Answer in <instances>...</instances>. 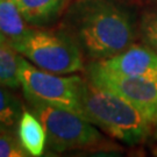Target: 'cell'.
<instances>
[{"label":"cell","instance_id":"7","mask_svg":"<svg viewBox=\"0 0 157 157\" xmlns=\"http://www.w3.org/2000/svg\"><path fill=\"white\" fill-rule=\"evenodd\" d=\"M113 72L135 77H157V54L148 47L130 45L124 51L98 61Z\"/></svg>","mask_w":157,"mask_h":157},{"label":"cell","instance_id":"16","mask_svg":"<svg viewBox=\"0 0 157 157\" xmlns=\"http://www.w3.org/2000/svg\"><path fill=\"white\" fill-rule=\"evenodd\" d=\"M1 129H5V128H2V127H1V126H0V130H1Z\"/></svg>","mask_w":157,"mask_h":157},{"label":"cell","instance_id":"2","mask_svg":"<svg viewBox=\"0 0 157 157\" xmlns=\"http://www.w3.org/2000/svg\"><path fill=\"white\" fill-rule=\"evenodd\" d=\"M80 105L86 120L126 144H139L155 127L130 102L89 79L80 85Z\"/></svg>","mask_w":157,"mask_h":157},{"label":"cell","instance_id":"3","mask_svg":"<svg viewBox=\"0 0 157 157\" xmlns=\"http://www.w3.org/2000/svg\"><path fill=\"white\" fill-rule=\"evenodd\" d=\"M15 50L37 67L56 75L83 70V51L67 32L30 29L12 43Z\"/></svg>","mask_w":157,"mask_h":157},{"label":"cell","instance_id":"14","mask_svg":"<svg viewBox=\"0 0 157 157\" xmlns=\"http://www.w3.org/2000/svg\"><path fill=\"white\" fill-rule=\"evenodd\" d=\"M140 33L147 47L157 54V12L146 13L142 17Z\"/></svg>","mask_w":157,"mask_h":157},{"label":"cell","instance_id":"13","mask_svg":"<svg viewBox=\"0 0 157 157\" xmlns=\"http://www.w3.org/2000/svg\"><path fill=\"white\" fill-rule=\"evenodd\" d=\"M29 156L25 150L19 136L13 134L12 129L0 130V157H26Z\"/></svg>","mask_w":157,"mask_h":157},{"label":"cell","instance_id":"15","mask_svg":"<svg viewBox=\"0 0 157 157\" xmlns=\"http://www.w3.org/2000/svg\"><path fill=\"white\" fill-rule=\"evenodd\" d=\"M154 136H155V139L157 140V126L155 127V132H154Z\"/></svg>","mask_w":157,"mask_h":157},{"label":"cell","instance_id":"6","mask_svg":"<svg viewBox=\"0 0 157 157\" xmlns=\"http://www.w3.org/2000/svg\"><path fill=\"white\" fill-rule=\"evenodd\" d=\"M87 79L120 95L157 126V77H135L113 72L98 61L87 67Z\"/></svg>","mask_w":157,"mask_h":157},{"label":"cell","instance_id":"1","mask_svg":"<svg viewBox=\"0 0 157 157\" xmlns=\"http://www.w3.org/2000/svg\"><path fill=\"white\" fill-rule=\"evenodd\" d=\"M67 33L89 58L106 59L133 45L135 28L126 8L109 0H77L67 12Z\"/></svg>","mask_w":157,"mask_h":157},{"label":"cell","instance_id":"4","mask_svg":"<svg viewBox=\"0 0 157 157\" xmlns=\"http://www.w3.org/2000/svg\"><path fill=\"white\" fill-rule=\"evenodd\" d=\"M29 104L44 127L47 146L51 151L93 150L107 144L100 132L82 115L44 102Z\"/></svg>","mask_w":157,"mask_h":157},{"label":"cell","instance_id":"5","mask_svg":"<svg viewBox=\"0 0 157 157\" xmlns=\"http://www.w3.org/2000/svg\"><path fill=\"white\" fill-rule=\"evenodd\" d=\"M17 75L28 101L44 102L83 117L80 105V85L83 79L80 77H62L45 70H39L22 57L19 61Z\"/></svg>","mask_w":157,"mask_h":157},{"label":"cell","instance_id":"8","mask_svg":"<svg viewBox=\"0 0 157 157\" xmlns=\"http://www.w3.org/2000/svg\"><path fill=\"white\" fill-rule=\"evenodd\" d=\"M17 136L29 156L43 155L47 146V133L42 122L34 113L23 109L17 122Z\"/></svg>","mask_w":157,"mask_h":157},{"label":"cell","instance_id":"9","mask_svg":"<svg viewBox=\"0 0 157 157\" xmlns=\"http://www.w3.org/2000/svg\"><path fill=\"white\" fill-rule=\"evenodd\" d=\"M29 25L49 23L62 11L65 0H13Z\"/></svg>","mask_w":157,"mask_h":157},{"label":"cell","instance_id":"10","mask_svg":"<svg viewBox=\"0 0 157 157\" xmlns=\"http://www.w3.org/2000/svg\"><path fill=\"white\" fill-rule=\"evenodd\" d=\"M30 29L13 0H0V34L11 44L22 39Z\"/></svg>","mask_w":157,"mask_h":157},{"label":"cell","instance_id":"11","mask_svg":"<svg viewBox=\"0 0 157 157\" xmlns=\"http://www.w3.org/2000/svg\"><path fill=\"white\" fill-rule=\"evenodd\" d=\"M19 61L17 51L12 47L2 34H0V84L10 89H17L20 85L19 80Z\"/></svg>","mask_w":157,"mask_h":157},{"label":"cell","instance_id":"12","mask_svg":"<svg viewBox=\"0 0 157 157\" xmlns=\"http://www.w3.org/2000/svg\"><path fill=\"white\" fill-rule=\"evenodd\" d=\"M8 89L0 84V126L5 129H12L17 124L23 112L22 104Z\"/></svg>","mask_w":157,"mask_h":157}]
</instances>
